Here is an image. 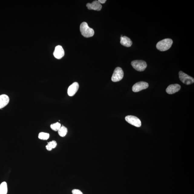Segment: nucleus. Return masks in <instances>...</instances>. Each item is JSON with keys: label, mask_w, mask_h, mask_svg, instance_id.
Wrapping results in <instances>:
<instances>
[{"label": "nucleus", "mask_w": 194, "mask_h": 194, "mask_svg": "<svg viewBox=\"0 0 194 194\" xmlns=\"http://www.w3.org/2000/svg\"><path fill=\"white\" fill-rule=\"evenodd\" d=\"M49 136L50 135L49 133L42 132L39 133L38 138L40 140H46L49 139Z\"/></svg>", "instance_id": "nucleus-17"}, {"label": "nucleus", "mask_w": 194, "mask_h": 194, "mask_svg": "<svg viewBox=\"0 0 194 194\" xmlns=\"http://www.w3.org/2000/svg\"><path fill=\"white\" fill-rule=\"evenodd\" d=\"M120 43L121 44L127 47H131L132 44V42L130 38L126 36L121 35L120 37Z\"/></svg>", "instance_id": "nucleus-12"}, {"label": "nucleus", "mask_w": 194, "mask_h": 194, "mask_svg": "<svg viewBox=\"0 0 194 194\" xmlns=\"http://www.w3.org/2000/svg\"><path fill=\"white\" fill-rule=\"evenodd\" d=\"M80 30L82 35L85 38H90L94 35V31L93 28H90L87 23L83 22L80 26Z\"/></svg>", "instance_id": "nucleus-2"}, {"label": "nucleus", "mask_w": 194, "mask_h": 194, "mask_svg": "<svg viewBox=\"0 0 194 194\" xmlns=\"http://www.w3.org/2000/svg\"><path fill=\"white\" fill-rule=\"evenodd\" d=\"M72 193L73 194H83L80 190L78 189H73L72 191Z\"/></svg>", "instance_id": "nucleus-19"}, {"label": "nucleus", "mask_w": 194, "mask_h": 194, "mask_svg": "<svg viewBox=\"0 0 194 194\" xmlns=\"http://www.w3.org/2000/svg\"><path fill=\"white\" fill-rule=\"evenodd\" d=\"M61 127V125L59 122L51 124V129L55 131H58Z\"/></svg>", "instance_id": "nucleus-18"}, {"label": "nucleus", "mask_w": 194, "mask_h": 194, "mask_svg": "<svg viewBox=\"0 0 194 194\" xmlns=\"http://www.w3.org/2000/svg\"><path fill=\"white\" fill-rule=\"evenodd\" d=\"M98 1L100 4H104L107 1L106 0H99Z\"/></svg>", "instance_id": "nucleus-20"}, {"label": "nucleus", "mask_w": 194, "mask_h": 194, "mask_svg": "<svg viewBox=\"0 0 194 194\" xmlns=\"http://www.w3.org/2000/svg\"><path fill=\"white\" fill-rule=\"evenodd\" d=\"M131 65L133 68L138 71H143L147 67L146 61L143 60H135L132 61Z\"/></svg>", "instance_id": "nucleus-3"}, {"label": "nucleus", "mask_w": 194, "mask_h": 194, "mask_svg": "<svg viewBox=\"0 0 194 194\" xmlns=\"http://www.w3.org/2000/svg\"><path fill=\"white\" fill-rule=\"evenodd\" d=\"M57 142L55 141H52L48 143L46 146V148L48 151H51L53 149H55L57 146Z\"/></svg>", "instance_id": "nucleus-15"}, {"label": "nucleus", "mask_w": 194, "mask_h": 194, "mask_svg": "<svg viewBox=\"0 0 194 194\" xmlns=\"http://www.w3.org/2000/svg\"><path fill=\"white\" fill-rule=\"evenodd\" d=\"M124 77V72L120 67H118L115 69L111 77V80L113 82H117L121 80Z\"/></svg>", "instance_id": "nucleus-4"}, {"label": "nucleus", "mask_w": 194, "mask_h": 194, "mask_svg": "<svg viewBox=\"0 0 194 194\" xmlns=\"http://www.w3.org/2000/svg\"><path fill=\"white\" fill-rule=\"evenodd\" d=\"M7 183L6 182H4L0 185V194H7Z\"/></svg>", "instance_id": "nucleus-14"}, {"label": "nucleus", "mask_w": 194, "mask_h": 194, "mask_svg": "<svg viewBox=\"0 0 194 194\" xmlns=\"http://www.w3.org/2000/svg\"><path fill=\"white\" fill-rule=\"evenodd\" d=\"M9 101V97L7 95L3 94L0 95V109L8 104Z\"/></svg>", "instance_id": "nucleus-13"}, {"label": "nucleus", "mask_w": 194, "mask_h": 194, "mask_svg": "<svg viewBox=\"0 0 194 194\" xmlns=\"http://www.w3.org/2000/svg\"><path fill=\"white\" fill-rule=\"evenodd\" d=\"M79 85L77 82H75L69 86L68 89V94L70 97H72L77 92Z\"/></svg>", "instance_id": "nucleus-11"}, {"label": "nucleus", "mask_w": 194, "mask_h": 194, "mask_svg": "<svg viewBox=\"0 0 194 194\" xmlns=\"http://www.w3.org/2000/svg\"><path fill=\"white\" fill-rule=\"evenodd\" d=\"M149 86V84L147 82L143 81L138 82L134 84L132 87V91L135 93H137L142 90L147 89Z\"/></svg>", "instance_id": "nucleus-7"}, {"label": "nucleus", "mask_w": 194, "mask_h": 194, "mask_svg": "<svg viewBox=\"0 0 194 194\" xmlns=\"http://www.w3.org/2000/svg\"><path fill=\"white\" fill-rule=\"evenodd\" d=\"M53 55L56 58L61 59L64 55V51L63 48L61 45L57 46L55 48Z\"/></svg>", "instance_id": "nucleus-9"}, {"label": "nucleus", "mask_w": 194, "mask_h": 194, "mask_svg": "<svg viewBox=\"0 0 194 194\" xmlns=\"http://www.w3.org/2000/svg\"><path fill=\"white\" fill-rule=\"evenodd\" d=\"M67 132H68L67 128L64 126H61L58 130L59 135L61 137H65L66 135Z\"/></svg>", "instance_id": "nucleus-16"}, {"label": "nucleus", "mask_w": 194, "mask_h": 194, "mask_svg": "<svg viewBox=\"0 0 194 194\" xmlns=\"http://www.w3.org/2000/svg\"><path fill=\"white\" fill-rule=\"evenodd\" d=\"M86 7L90 10H94L100 11L102 8V5L98 1H94L91 3H88L86 5Z\"/></svg>", "instance_id": "nucleus-8"}, {"label": "nucleus", "mask_w": 194, "mask_h": 194, "mask_svg": "<svg viewBox=\"0 0 194 194\" xmlns=\"http://www.w3.org/2000/svg\"><path fill=\"white\" fill-rule=\"evenodd\" d=\"M181 86L178 84H170L167 88L166 91L169 94H173L179 91Z\"/></svg>", "instance_id": "nucleus-10"}, {"label": "nucleus", "mask_w": 194, "mask_h": 194, "mask_svg": "<svg viewBox=\"0 0 194 194\" xmlns=\"http://www.w3.org/2000/svg\"><path fill=\"white\" fill-rule=\"evenodd\" d=\"M173 44L172 40L168 38L158 42L157 44L156 47L159 51H166L171 47Z\"/></svg>", "instance_id": "nucleus-1"}, {"label": "nucleus", "mask_w": 194, "mask_h": 194, "mask_svg": "<svg viewBox=\"0 0 194 194\" xmlns=\"http://www.w3.org/2000/svg\"><path fill=\"white\" fill-rule=\"evenodd\" d=\"M125 120L129 123L137 127L141 126V120L137 117L133 116H128L125 117Z\"/></svg>", "instance_id": "nucleus-6"}, {"label": "nucleus", "mask_w": 194, "mask_h": 194, "mask_svg": "<svg viewBox=\"0 0 194 194\" xmlns=\"http://www.w3.org/2000/svg\"><path fill=\"white\" fill-rule=\"evenodd\" d=\"M179 78L181 81L187 85H189L194 83V79L192 77L188 75L185 73L180 71L179 73Z\"/></svg>", "instance_id": "nucleus-5"}]
</instances>
